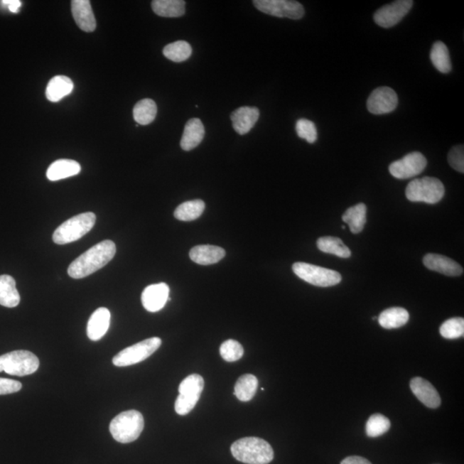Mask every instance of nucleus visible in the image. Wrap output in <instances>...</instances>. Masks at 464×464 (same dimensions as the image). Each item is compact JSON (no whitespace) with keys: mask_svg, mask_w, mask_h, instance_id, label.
Listing matches in <instances>:
<instances>
[{"mask_svg":"<svg viewBox=\"0 0 464 464\" xmlns=\"http://www.w3.org/2000/svg\"><path fill=\"white\" fill-rule=\"evenodd\" d=\"M117 253V246L113 241L104 240L82 254L70 264L68 272L70 277L80 280L104 268L112 260Z\"/></svg>","mask_w":464,"mask_h":464,"instance_id":"nucleus-1","label":"nucleus"},{"mask_svg":"<svg viewBox=\"0 0 464 464\" xmlns=\"http://www.w3.org/2000/svg\"><path fill=\"white\" fill-rule=\"evenodd\" d=\"M231 450L237 461L247 464H269L274 457L272 446L256 437L238 439L232 443Z\"/></svg>","mask_w":464,"mask_h":464,"instance_id":"nucleus-2","label":"nucleus"},{"mask_svg":"<svg viewBox=\"0 0 464 464\" xmlns=\"http://www.w3.org/2000/svg\"><path fill=\"white\" fill-rule=\"evenodd\" d=\"M144 426L145 421L142 414L137 410H129L113 419L109 431L117 442L127 443L136 441L141 436Z\"/></svg>","mask_w":464,"mask_h":464,"instance_id":"nucleus-3","label":"nucleus"},{"mask_svg":"<svg viewBox=\"0 0 464 464\" xmlns=\"http://www.w3.org/2000/svg\"><path fill=\"white\" fill-rule=\"evenodd\" d=\"M97 217L92 212L81 213L64 222L53 232V240L56 244L64 245L77 241L90 232L95 225Z\"/></svg>","mask_w":464,"mask_h":464,"instance_id":"nucleus-4","label":"nucleus"},{"mask_svg":"<svg viewBox=\"0 0 464 464\" xmlns=\"http://www.w3.org/2000/svg\"><path fill=\"white\" fill-rule=\"evenodd\" d=\"M445 193V186L441 180L430 176L412 180L406 186L405 191L406 199L409 200L428 204L439 203Z\"/></svg>","mask_w":464,"mask_h":464,"instance_id":"nucleus-5","label":"nucleus"},{"mask_svg":"<svg viewBox=\"0 0 464 464\" xmlns=\"http://www.w3.org/2000/svg\"><path fill=\"white\" fill-rule=\"evenodd\" d=\"M39 359L33 352L18 350L0 356V372L12 376L31 375L38 369Z\"/></svg>","mask_w":464,"mask_h":464,"instance_id":"nucleus-6","label":"nucleus"},{"mask_svg":"<svg viewBox=\"0 0 464 464\" xmlns=\"http://www.w3.org/2000/svg\"><path fill=\"white\" fill-rule=\"evenodd\" d=\"M205 386L203 377L198 374L188 376L179 386V396L175 404L179 416L190 414L199 401Z\"/></svg>","mask_w":464,"mask_h":464,"instance_id":"nucleus-7","label":"nucleus"},{"mask_svg":"<svg viewBox=\"0 0 464 464\" xmlns=\"http://www.w3.org/2000/svg\"><path fill=\"white\" fill-rule=\"evenodd\" d=\"M293 270L301 280L315 286H333L342 281V275L336 271L306 264V262H296L293 266Z\"/></svg>","mask_w":464,"mask_h":464,"instance_id":"nucleus-8","label":"nucleus"},{"mask_svg":"<svg viewBox=\"0 0 464 464\" xmlns=\"http://www.w3.org/2000/svg\"><path fill=\"white\" fill-rule=\"evenodd\" d=\"M161 344L162 340L158 338L142 340L133 346L123 349L114 357L113 364L119 367H124L142 362L143 360L153 355L161 346Z\"/></svg>","mask_w":464,"mask_h":464,"instance_id":"nucleus-9","label":"nucleus"},{"mask_svg":"<svg viewBox=\"0 0 464 464\" xmlns=\"http://www.w3.org/2000/svg\"><path fill=\"white\" fill-rule=\"evenodd\" d=\"M254 6L265 14L287 18L293 20L301 19L305 15V8L301 3L290 0H254Z\"/></svg>","mask_w":464,"mask_h":464,"instance_id":"nucleus-10","label":"nucleus"},{"mask_svg":"<svg viewBox=\"0 0 464 464\" xmlns=\"http://www.w3.org/2000/svg\"><path fill=\"white\" fill-rule=\"evenodd\" d=\"M428 166L425 156L418 151L404 156L389 167V173L397 179H409L422 173Z\"/></svg>","mask_w":464,"mask_h":464,"instance_id":"nucleus-11","label":"nucleus"},{"mask_svg":"<svg viewBox=\"0 0 464 464\" xmlns=\"http://www.w3.org/2000/svg\"><path fill=\"white\" fill-rule=\"evenodd\" d=\"M412 0H397L377 10L374 14V21L383 28H392L399 23L413 7Z\"/></svg>","mask_w":464,"mask_h":464,"instance_id":"nucleus-12","label":"nucleus"},{"mask_svg":"<svg viewBox=\"0 0 464 464\" xmlns=\"http://www.w3.org/2000/svg\"><path fill=\"white\" fill-rule=\"evenodd\" d=\"M398 104V97L392 88L379 87L372 92L367 100V109L373 114H385L393 112Z\"/></svg>","mask_w":464,"mask_h":464,"instance_id":"nucleus-13","label":"nucleus"},{"mask_svg":"<svg viewBox=\"0 0 464 464\" xmlns=\"http://www.w3.org/2000/svg\"><path fill=\"white\" fill-rule=\"evenodd\" d=\"M170 287L166 283L148 286L143 291L141 302L147 311L158 312L169 301Z\"/></svg>","mask_w":464,"mask_h":464,"instance_id":"nucleus-14","label":"nucleus"},{"mask_svg":"<svg viewBox=\"0 0 464 464\" xmlns=\"http://www.w3.org/2000/svg\"><path fill=\"white\" fill-rule=\"evenodd\" d=\"M410 388L414 396L430 409H437L441 404V396L434 386L428 380L416 377L410 382Z\"/></svg>","mask_w":464,"mask_h":464,"instance_id":"nucleus-15","label":"nucleus"},{"mask_svg":"<svg viewBox=\"0 0 464 464\" xmlns=\"http://www.w3.org/2000/svg\"><path fill=\"white\" fill-rule=\"evenodd\" d=\"M426 269L435 272L446 275V276H460L463 273V269L449 257L437 254H428L423 259Z\"/></svg>","mask_w":464,"mask_h":464,"instance_id":"nucleus-16","label":"nucleus"},{"mask_svg":"<svg viewBox=\"0 0 464 464\" xmlns=\"http://www.w3.org/2000/svg\"><path fill=\"white\" fill-rule=\"evenodd\" d=\"M72 14L77 26L82 31L93 32L96 30V18L89 0H73L72 1Z\"/></svg>","mask_w":464,"mask_h":464,"instance_id":"nucleus-17","label":"nucleus"},{"mask_svg":"<svg viewBox=\"0 0 464 464\" xmlns=\"http://www.w3.org/2000/svg\"><path fill=\"white\" fill-rule=\"evenodd\" d=\"M260 117V111L256 107H241L232 114L234 129L240 135L248 134Z\"/></svg>","mask_w":464,"mask_h":464,"instance_id":"nucleus-18","label":"nucleus"},{"mask_svg":"<svg viewBox=\"0 0 464 464\" xmlns=\"http://www.w3.org/2000/svg\"><path fill=\"white\" fill-rule=\"evenodd\" d=\"M110 312L107 308L101 307L90 315L87 324V335L93 342L101 340L108 332L110 324Z\"/></svg>","mask_w":464,"mask_h":464,"instance_id":"nucleus-19","label":"nucleus"},{"mask_svg":"<svg viewBox=\"0 0 464 464\" xmlns=\"http://www.w3.org/2000/svg\"><path fill=\"white\" fill-rule=\"evenodd\" d=\"M190 257L197 264L212 265L225 257V250L215 245H198L190 250Z\"/></svg>","mask_w":464,"mask_h":464,"instance_id":"nucleus-20","label":"nucleus"},{"mask_svg":"<svg viewBox=\"0 0 464 464\" xmlns=\"http://www.w3.org/2000/svg\"><path fill=\"white\" fill-rule=\"evenodd\" d=\"M205 137V127L200 119L194 118L185 126L180 147L184 151H191L198 146Z\"/></svg>","mask_w":464,"mask_h":464,"instance_id":"nucleus-21","label":"nucleus"},{"mask_svg":"<svg viewBox=\"0 0 464 464\" xmlns=\"http://www.w3.org/2000/svg\"><path fill=\"white\" fill-rule=\"evenodd\" d=\"M80 164L71 159H60L53 162L47 171V178L52 182L80 174Z\"/></svg>","mask_w":464,"mask_h":464,"instance_id":"nucleus-22","label":"nucleus"},{"mask_svg":"<svg viewBox=\"0 0 464 464\" xmlns=\"http://www.w3.org/2000/svg\"><path fill=\"white\" fill-rule=\"evenodd\" d=\"M20 299L14 278L11 275H0V306L14 308L19 305Z\"/></svg>","mask_w":464,"mask_h":464,"instance_id":"nucleus-23","label":"nucleus"},{"mask_svg":"<svg viewBox=\"0 0 464 464\" xmlns=\"http://www.w3.org/2000/svg\"><path fill=\"white\" fill-rule=\"evenodd\" d=\"M73 88V82L68 77L56 76L49 81L46 89V97L48 101L57 102L70 95Z\"/></svg>","mask_w":464,"mask_h":464,"instance_id":"nucleus-24","label":"nucleus"},{"mask_svg":"<svg viewBox=\"0 0 464 464\" xmlns=\"http://www.w3.org/2000/svg\"><path fill=\"white\" fill-rule=\"evenodd\" d=\"M379 323L386 330H392L404 326L409 322V314L404 308L393 307L380 314Z\"/></svg>","mask_w":464,"mask_h":464,"instance_id":"nucleus-25","label":"nucleus"},{"mask_svg":"<svg viewBox=\"0 0 464 464\" xmlns=\"http://www.w3.org/2000/svg\"><path fill=\"white\" fill-rule=\"evenodd\" d=\"M342 220L348 225L352 233H360L367 223V206L364 203H359L348 208L342 215Z\"/></svg>","mask_w":464,"mask_h":464,"instance_id":"nucleus-26","label":"nucleus"},{"mask_svg":"<svg viewBox=\"0 0 464 464\" xmlns=\"http://www.w3.org/2000/svg\"><path fill=\"white\" fill-rule=\"evenodd\" d=\"M183 0H154L151 8L156 14L163 18H179L185 14Z\"/></svg>","mask_w":464,"mask_h":464,"instance_id":"nucleus-27","label":"nucleus"},{"mask_svg":"<svg viewBox=\"0 0 464 464\" xmlns=\"http://www.w3.org/2000/svg\"><path fill=\"white\" fill-rule=\"evenodd\" d=\"M430 59L434 68L442 73H449L453 68L448 48L441 41L435 43L431 49Z\"/></svg>","mask_w":464,"mask_h":464,"instance_id":"nucleus-28","label":"nucleus"},{"mask_svg":"<svg viewBox=\"0 0 464 464\" xmlns=\"http://www.w3.org/2000/svg\"><path fill=\"white\" fill-rule=\"evenodd\" d=\"M258 379L252 374L241 376L237 379L234 388V395L241 401H249L253 399L258 389Z\"/></svg>","mask_w":464,"mask_h":464,"instance_id":"nucleus-29","label":"nucleus"},{"mask_svg":"<svg viewBox=\"0 0 464 464\" xmlns=\"http://www.w3.org/2000/svg\"><path fill=\"white\" fill-rule=\"evenodd\" d=\"M157 104L153 100L146 98L137 102L134 108V121L139 125L150 124L157 117Z\"/></svg>","mask_w":464,"mask_h":464,"instance_id":"nucleus-30","label":"nucleus"},{"mask_svg":"<svg viewBox=\"0 0 464 464\" xmlns=\"http://www.w3.org/2000/svg\"><path fill=\"white\" fill-rule=\"evenodd\" d=\"M206 205L203 200H194L186 201L176 209L174 215L176 220L180 221H193L198 219L203 215Z\"/></svg>","mask_w":464,"mask_h":464,"instance_id":"nucleus-31","label":"nucleus"},{"mask_svg":"<svg viewBox=\"0 0 464 464\" xmlns=\"http://www.w3.org/2000/svg\"><path fill=\"white\" fill-rule=\"evenodd\" d=\"M317 245L318 249L323 253L335 254V256L340 258L351 257V250L338 237H320L317 242Z\"/></svg>","mask_w":464,"mask_h":464,"instance_id":"nucleus-32","label":"nucleus"},{"mask_svg":"<svg viewBox=\"0 0 464 464\" xmlns=\"http://www.w3.org/2000/svg\"><path fill=\"white\" fill-rule=\"evenodd\" d=\"M163 55L174 63H183L192 55L190 44L185 41H178L168 44L163 50Z\"/></svg>","mask_w":464,"mask_h":464,"instance_id":"nucleus-33","label":"nucleus"},{"mask_svg":"<svg viewBox=\"0 0 464 464\" xmlns=\"http://www.w3.org/2000/svg\"><path fill=\"white\" fill-rule=\"evenodd\" d=\"M391 428V421L383 414H375L369 418L365 426L367 436L377 438L388 432Z\"/></svg>","mask_w":464,"mask_h":464,"instance_id":"nucleus-34","label":"nucleus"},{"mask_svg":"<svg viewBox=\"0 0 464 464\" xmlns=\"http://www.w3.org/2000/svg\"><path fill=\"white\" fill-rule=\"evenodd\" d=\"M439 333L446 339H458L464 335V319L454 318L447 320L439 328Z\"/></svg>","mask_w":464,"mask_h":464,"instance_id":"nucleus-35","label":"nucleus"},{"mask_svg":"<svg viewBox=\"0 0 464 464\" xmlns=\"http://www.w3.org/2000/svg\"><path fill=\"white\" fill-rule=\"evenodd\" d=\"M220 355L227 362H236L244 354L243 346L235 340H227L222 343L220 349Z\"/></svg>","mask_w":464,"mask_h":464,"instance_id":"nucleus-36","label":"nucleus"},{"mask_svg":"<svg viewBox=\"0 0 464 464\" xmlns=\"http://www.w3.org/2000/svg\"><path fill=\"white\" fill-rule=\"evenodd\" d=\"M296 132L299 138L313 144L318 141V130L315 123L306 119H301L296 123Z\"/></svg>","mask_w":464,"mask_h":464,"instance_id":"nucleus-37","label":"nucleus"},{"mask_svg":"<svg viewBox=\"0 0 464 464\" xmlns=\"http://www.w3.org/2000/svg\"><path fill=\"white\" fill-rule=\"evenodd\" d=\"M448 162L454 170L464 173V147L463 145L455 146L450 151Z\"/></svg>","mask_w":464,"mask_h":464,"instance_id":"nucleus-38","label":"nucleus"},{"mask_svg":"<svg viewBox=\"0 0 464 464\" xmlns=\"http://www.w3.org/2000/svg\"><path fill=\"white\" fill-rule=\"evenodd\" d=\"M21 389L22 384L20 382L0 377V395L18 392Z\"/></svg>","mask_w":464,"mask_h":464,"instance_id":"nucleus-39","label":"nucleus"},{"mask_svg":"<svg viewBox=\"0 0 464 464\" xmlns=\"http://www.w3.org/2000/svg\"><path fill=\"white\" fill-rule=\"evenodd\" d=\"M340 464H372L368 461L367 459H365L362 457H358V455H352V457H348L342 460Z\"/></svg>","mask_w":464,"mask_h":464,"instance_id":"nucleus-40","label":"nucleus"},{"mask_svg":"<svg viewBox=\"0 0 464 464\" xmlns=\"http://www.w3.org/2000/svg\"><path fill=\"white\" fill-rule=\"evenodd\" d=\"M2 3L3 5L7 6L9 10L14 12V14L18 12L19 8L21 6V1H19V0H5Z\"/></svg>","mask_w":464,"mask_h":464,"instance_id":"nucleus-41","label":"nucleus"},{"mask_svg":"<svg viewBox=\"0 0 464 464\" xmlns=\"http://www.w3.org/2000/svg\"><path fill=\"white\" fill-rule=\"evenodd\" d=\"M342 229L345 230V229H346V227H345L344 225H342Z\"/></svg>","mask_w":464,"mask_h":464,"instance_id":"nucleus-42","label":"nucleus"}]
</instances>
